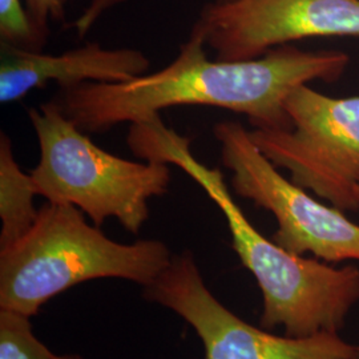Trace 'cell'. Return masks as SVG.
Here are the masks:
<instances>
[{
  "instance_id": "6da1fadb",
  "label": "cell",
  "mask_w": 359,
  "mask_h": 359,
  "mask_svg": "<svg viewBox=\"0 0 359 359\" xmlns=\"http://www.w3.org/2000/svg\"><path fill=\"white\" fill-rule=\"evenodd\" d=\"M205 40L193 29L179 56L165 68L126 83H83L63 90L62 112L83 132H103L121 123H140L161 109L206 105L248 117L259 129H290L285 100L313 80L333 83L350 62L339 51L309 52L290 44L253 60L206 57Z\"/></svg>"
},
{
  "instance_id": "2e32d148",
  "label": "cell",
  "mask_w": 359,
  "mask_h": 359,
  "mask_svg": "<svg viewBox=\"0 0 359 359\" xmlns=\"http://www.w3.org/2000/svg\"><path fill=\"white\" fill-rule=\"evenodd\" d=\"M231 1H234V0H215V3H218V4H222V3H231Z\"/></svg>"
},
{
  "instance_id": "9c48e42d",
  "label": "cell",
  "mask_w": 359,
  "mask_h": 359,
  "mask_svg": "<svg viewBox=\"0 0 359 359\" xmlns=\"http://www.w3.org/2000/svg\"><path fill=\"white\" fill-rule=\"evenodd\" d=\"M148 69L149 59L129 48L107 50L90 43L55 56L1 43L0 103L19 102L51 81L62 90L83 83H126L147 75Z\"/></svg>"
},
{
  "instance_id": "30bf717a",
  "label": "cell",
  "mask_w": 359,
  "mask_h": 359,
  "mask_svg": "<svg viewBox=\"0 0 359 359\" xmlns=\"http://www.w3.org/2000/svg\"><path fill=\"white\" fill-rule=\"evenodd\" d=\"M38 196L31 175L25 173L15 160L11 140L6 133L0 136V249H4L32 228L39 209L34 205Z\"/></svg>"
},
{
  "instance_id": "ac0fdd59",
  "label": "cell",
  "mask_w": 359,
  "mask_h": 359,
  "mask_svg": "<svg viewBox=\"0 0 359 359\" xmlns=\"http://www.w3.org/2000/svg\"><path fill=\"white\" fill-rule=\"evenodd\" d=\"M358 194H359V192H358Z\"/></svg>"
},
{
  "instance_id": "7a4b0ae2",
  "label": "cell",
  "mask_w": 359,
  "mask_h": 359,
  "mask_svg": "<svg viewBox=\"0 0 359 359\" xmlns=\"http://www.w3.org/2000/svg\"><path fill=\"white\" fill-rule=\"evenodd\" d=\"M128 144L148 161L181 168L219 208L233 250L261 289L262 329L283 326L285 335L294 338L338 334L344 329L348 313L359 302L357 266L335 268L297 256L264 237L233 200L221 170L201 164L191 152L189 139L167 128L160 116L132 124Z\"/></svg>"
},
{
  "instance_id": "8fae6325",
  "label": "cell",
  "mask_w": 359,
  "mask_h": 359,
  "mask_svg": "<svg viewBox=\"0 0 359 359\" xmlns=\"http://www.w3.org/2000/svg\"><path fill=\"white\" fill-rule=\"evenodd\" d=\"M32 330L31 318L0 309V359H55Z\"/></svg>"
},
{
  "instance_id": "5bb4252c",
  "label": "cell",
  "mask_w": 359,
  "mask_h": 359,
  "mask_svg": "<svg viewBox=\"0 0 359 359\" xmlns=\"http://www.w3.org/2000/svg\"><path fill=\"white\" fill-rule=\"evenodd\" d=\"M118 1L121 0H92L90 7L86 10V18L90 22H96L105 10L115 6Z\"/></svg>"
},
{
  "instance_id": "277c9868",
  "label": "cell",
  "mask_w": 359,
  "mask_h": 359,
  "mask_svg": "<svg viewBox=\"0 0 359 359\" xmlns=\"http://www.w3.org/2000/svg\"><path fill=\"white\" fill-rule=\"evenodd\" d=\"M28 116L40 148L39 164L31 172L39 196L76 206L99 228L116 218L137 234L149 217V200L167 193L169 164L135 163L105 152L56 102L32 108Z\"/></svg>"
},
{
  "instance_id": "7c38bea8",
  "label": "cell",
  "mask_w": 359,
  "mask_h": 359,
  "mask_svg": "<svg viewBox=\"0 0 359 359\" xmlns=\"http://www.w3.org/2000/svg\"><path fill=\"white\" fill-rule=\"evenodd\" d=\"M0 36L8 46L38 51L46 41L22 0H0Z\"/></svg>"
},
{
  "instance_id": "9a60e30c",
  "label": "cell",
  "mask_w": 359,
  "mask_h": 359,
  "mask_svg": "<svg viewBox=\"0 0 359 359\" xmlns=\"http://www.w3.org/2000/svg\"><path fill=\"white\" fill-rule=\"evenodd\" d=\"M55 359H84L76 354H65V355H56Z\"/></svg>"
},
{
  "instance_id": "3957f363",
  "label": "cell",
  "mask_w": 359,
  "mask_h": 359,
  "mask_svg": "<svg viewBox=\"0 0 359 359\" xmlns=\"http://www.w3.org/2000/svg\"><path fill=\"white\" fill-rule=\"evenodd\" d=\"M173 255L158 240L121 244L108 238L69 204L48 203L32 228L0 249V309L32 318L65 290L99 278L151 285Z\"/></svg>"
},
{
  "instance_id": "52a82bcc",
  "label": "cell",
  "mask_w": 359,
  "mask_h": 359,
  "mask_svg": "<svg viewBox=\"0 0 359 359\" xmlns=\"http://www.w3.org/2000/svg\"><path fill=\"white\" fill-rule=\"evenodd\" d=\"M144 297L187 322L204 346L203 359H354L355 346L339 334L294 338L256 327L221 304L209 290L191 252L170 264L144 287Z\"/></svg>"
},
{
  "instance_id": "4fadbf2b",
  "label": "cell",
  "mask_w": 359,
  "mask_h": 359,
  "mask_svg": "<svg viewBox=\"0 0 359 359\" xmlns=\"http://www.w3.org/2000/svg\"><path fill=\"white\" fill-rule=\"evenodd\" d=\"M26 3L35 25L44 36L48 35L50 22L65 18L67 0H26Z\"/></svg>"
},
{
  "instance_id": "ba28073f",
  "label": "cell",
  "mask_w": 359,
  "mask_h": 359,
  "mask_svg": "<svg viewBox=\"0 0 359 359\" xmlns=\"http://www.w3.org/2000/svg\"><path fill=\"white\" fill-rule=\"evenodd\" d=\"M193 29L217 60L241 62L309 38H359V0H234L205 6Z\"/></svg>"
},
{
  "instance_id": "5b68a950",
  "label": "cell",
  "mask_w": 359,
  "mask_h": 359,
  "mask_svg": "<svg viewBox=\"0 0 359 359\" xmlns=\"http://www.w3.org/2000/svg\"><path fill=\"white\" fill-rule=\"evenodd\" d=\"M290 129L249 132L295 185L342 212L359 210V96L335 99L298 86L285 100Z\"/></svg>"
},
{
  "instance_id": "e0dca14e",
  "label": "cell",
  "mask_w": 359,
  "mask_h": 359,
  "mask_svg": "<svg viewBox=\"0 0 359 359\" xmlns=\"http://www.w3.org/2000/svg\"><path fill=\"white\" fill-rule=\"evenodd\" d=\"M354 359H359V345L358 346H355V355H354Z\"/></svg>"
},
{
  "instance_id": "8992f818",
  "label": "cell",
  "mask_w": 359,
  "mask_h": 359,
  "mask_svg": "<svg viewBox=\"0 0 359 359\" xmlns=\"http://www.w3.org/2000/svg\"><path fill=\"white\" fill-rule=\"evenodd\" d=\"M215 136L222 163L233 173L234 192L277 219L276 244L297 256L310 253L329 264L359 261V225L345 212L322 204L285 179L241 124L221 121L215 126Z\"/></svg>"
}]
</instances>
